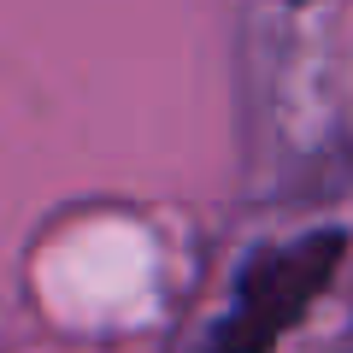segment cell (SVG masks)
Here are the masks:
<instances>
[{"instance_id":"cell-1","label":"cell","mask_w":353,"mask_h":353,"mask_svg":"<svg viewBox=\"0 0 353 353\" xmlns=\"http://www.w3.org/2000/svg\"><path fill=\"white\" fill-rule=\"evenodd\" d=\"M341 253H347L341 230H306L294 241L259 248L241 265L230 312L218 318L206 353H271L283 330H294L301 312L324 294V283L336 277Z\"/></svg>"}]
</instances>
